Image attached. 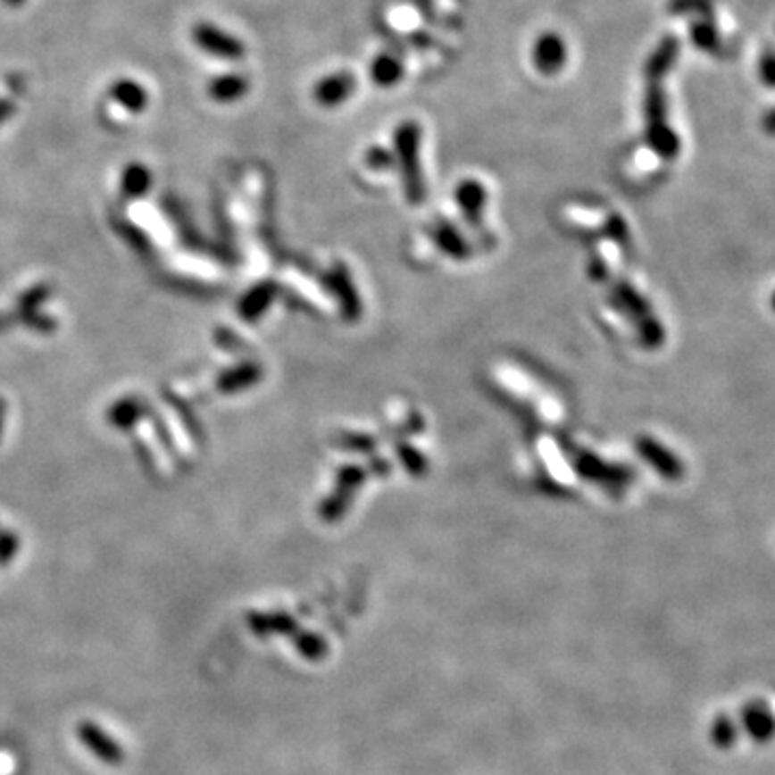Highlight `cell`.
Returning a JSON list of instances; mask_svg holds the SVG:
<instances>
[{"label":"cell","mask_w":775,"mask_h":775,"mask_svg":"<svg viewBox=\"0 0 775 775\" xmlns=\"http://www.w3.org/2000/svg\"><path fill=\"white\" fill-rule=\"evenodd\" d=\"M762 128L767 134L775 136V108L771 110V112H767V117L762 119Z\"/></svg>","instance_id":"16"},{"label":"cell","mask_w":775,"mask_h":775,"mask_svg":"<svg viewBox=\"0 0 775 775\" xmlns=\"http://www.w3.org/2000/svg\"><path fill=\"white\" fill-rule=\"evenodd\" d=\"M758 76H761L762 85L775 88V52L764 50L761 61H758Z\"/></svg>","instance_id":"13"},{"label":"cell","mask_w":775,"mask_h":775,"mask_svg":"<svg viewBox=\"0 0 775 775\" xmlns=\"http://www.w3.org/2000/svg\"><path fill=\"white\" fill-rule=\"evenodd\" d=\"M711 737H713L717 747H730V746H735L737 730L728 717H720V720L715 721L713 730H711Z\"/></svg>","instance_id":"12"},{"label":"cell","mask_w":775,"mask_h":775,"mask_svg":"<svg viewBox=\"0 0 775 775\" xmlns=\"http://www.w3.org/2000/svg\"><path fill=\"white\" fill-rule=\"evenodd\" d=\"M110 96H112L114 104H119V106L128 110V112H140V110H145L146 102H149V96H146L143 85L128 80V78L114 82L112 88H110Z\"/></svg>","instance_id":"7"},{"label":"cell","mask_w":775,"mask_h":775,"mask_svg":"<svg viewBox=\"0 0 775 775\" xmlns=\"http://www.w3.org/2000/svg\"><path fill=\"white\" fill-rule=\"evenodd\" d=\"M771 308H773V312H775V293L771 296Z\"/></svg>","instance_id":"18"},{"label":"cell","mask_w":775,"mask_h":775,"mask_svg":"<svg viewBox=\"0 0 775 775\" xmlns=\"http://www.w3.org/2000/svg\"><path fill=\"white\" fill-rule=\"evenodd\" d=\"M401 62L390 54H379L371 65V78L379 87H392L401 78Z\"/></svg>","instance_id":"10"},{"label":"cell","mask_w":775,"mask_h":775,"mask_svg":"<svg viewBox=\"0 0 775 775\" xmlns=\"http://www.w3.org/2000/svg\"><path fill=\"white\" fill-rule=\"evenodd\" d=\"M7 4H12V7H18V4H22L24 0H4Z\"/></svg>","instance_id":"17"},{"label":"cell","mask_w":775,"mask_h":775,"mask_svg":"<svg viewBox=\"0 0 775 775\" xmlns=\"http://www.w3.org/2000/svg\"><path fill=\"white\" fill-rule=\"evenodd\" d=\"M677 56H679V41L674 39V37H666V39L657 46V50L653 52V56L646 62L648 80H662V78L672 70Z\"/></svg>","instance_id":"8"},{"label":"cell","mask_w":775,"mask_h":775,"mask_svg":"<svg viewBox=\"0 0 775 775\" xmlns=\"http://www.w3.org/2000/svg\"><path fill=\"white\" fill-rule=\"evenodd\" d=\"M646 121L648 138H651L654 149L666 158H674L679 151V138L666 123V96H663L659 80H648Z\"/></svg>","instance_id":"1"},{"label":"cell","mask_w":775,"mask_h":775,"mask_svg":"<svg viewBox=\"0 0 775 775\" xmlns=\"http://www.w3.org/2000/svg\"><path fill=\"white\" fill-rule=\"evenodd\" d=\"M532 61L537 65V70L546 76L558 73L562 70L564 61H567V48H564V41L560 39L556 33H546L538 37V41L534 44Z\"/></svg>","instance_id":"4"},{"label":"cell","mask_w":775,"mask_h":775,"mask_svg":"<svg viewBox=\"0 0 775 775\" xmlns=\"http://www.w3.org/2000/svg\"><path fill=\"white\" fill-rule=\"evenodd\" d=\"M743 726L756 743H767L775 735V720L762 703H752L743 709Z\"/></svg>","instance_id":"6"},{"label":"cell","mask_w":775,"mask_h":775,"mask_svg":"<svg viewBox=\"0 0 775 775\" xmlns=\"http://www.w3.org/2000/svg\"><path fill=\"white\" fill-rule=\"evenodd\" d=\"M691 39L698 46L700 50L709 52V54H717L720 52V35H717L715 26L711 20H700L691 26Z\"/></svg>","instance_id":"11"},{"label":"cell","mask_w":775,"mask_h":775,"mask_svg":"<svg viewBox=\"0 0 775 775\" xmlns=\"http://www.w3.org/2000/svg\"><path fill=\"white\" fill-rule=\"evenodd\" d=\"M13 110H15V104L12 102V99H7V97H0V123L4 121V119H9L13 114Z\"/></svg>","instance_id":"15"},{"label":"cell","mask_w":775,"mask_h":775,"mask_svg":"<svg viewBox=\"0 0 775 775\" xmlns=\"http://www.w3.org/2000/svg\"><path fill=\"white\" fill-rule=\"evenodd\" d=\"M248 91V80L244 76H235V73H227V76H220L209 85V96L218 102H235Z\"/></svg>","instance_id":"9"},{"label":"cell","mask_w":775,"mask_h":775,"mask_svg":"<svg viewBox=\"0 0 775 775\" xmlns=\"http://www.w3.org/2000/svg\"><path fill=\"white\" fill-rule=\"evenodd\" d=\"M355 87V80L352 73L338 71L332 76L321 78L315 87V99L321 106H338L340 102H345L352 96Z\"/></svg>","instance_id":"5"},{"label":"cell","mask_w":775,"mask_h":775,"mask_svg":"<svg viewBox=\"0 0 775 775\" xmlns=\"http://www.w3.org/2000/svg\"><path fill=\"white\" fill-rule=\"evenodd\" d=\"M194 41L201 50L209 52V54L218 56V59L227 61H238L244 56V44L239 39H235L233 35L224 33L222 29L213 24H196L194 26Z\"/></svg>","instance_id":"2"},{"label":"cell","mask_w":775,"mask_h":775,"mask_svg":"<svg viewBox=\"0 0 775 775\" xmlns=\"http://www.w3.org/2000/svg\"><path fill=\"white\" fill-rule=\"evenodd\" d=\"M78 737H80V741L85 743L88 750L96 754L99 761L108 764L123 762V750L117 746V741H114L108 732H104L102 728L93 724V721H82V724L78 726Z\"/></svg>","instance_id":"3"},{"label":"cell","mask_w":775,"mask_h":775,"mask_svg":"<svg viewBox=\"0 0 775 775\" xmlns=\"http://www.w3.org/2000/svg\"><path fill=\"white\" fill-rule=\"evenodd\" d=\"M413 18H416V13H413L412 9H407V7H399L390 13L392 26H395V29H399V30L412 29V26L416 24V20Z\"/></svg>","instance_id":"14"}]
</instances>
